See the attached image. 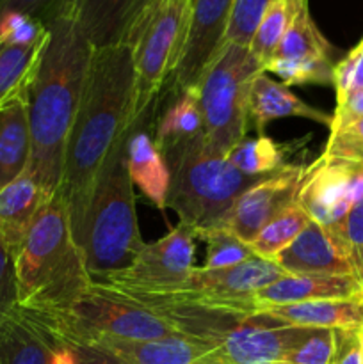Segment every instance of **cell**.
<instances>
[{
  "mask_svg": "<svg viewBox=\"0 0 363 364\" xmlns=\"http://www.w3.org/2000/svg\"><path fill=\"white\" fill-rule=\"evenodd\" d=\"M134 103L135 68L130 45L93 48L59 187L78 247L100 171L116 142L134 127Z\"/></svg>",
  "mask_w": 363,
  "mask_h": 364,
  "instance_id": "obj_1",
  "label": "cell"
},
{
  "mask_svg": "<svg viewBox=\"0 0 363 364\" xmlns=\"http://www.w3.org/2000/svg\"><path fill=\"white\" fill-rule=\"evenodd\" d=\"M48 38L27 91L32 174L46 198L60 187L68 139L80 105L93 46L71 14L46 25Z\"/></svg>",
  "mask_w": 363,
  "mask_h": 364,
  "instance_id": "obj_2",
  "label": "cell"
},
{
  "mask_svg": "<svg viewBox=\"0 0 363 364\" xmlns=\"http://www.w3.org/2000/svg\"><path fill=\"white\" fill-rule=\"evenodd\" d=\"M13 270L16 304L31 311H59L91 287L60 191L39 208L14 256Z\"/></svg>",
  "mask_w": 363,
  "mask_h": 364,
  "instance_id": "obj_3",
  "label": "cell"
},
{
  "mask_svg": "<svg viewBox=\"0 0 363 364\" xmlns=\"http://www.w3.org/2000/svg\"><path fill=\"white\" fill-rule=\"evenodd\" d=\"M130 132L116 142L107 156L82 228L80 251L91 281L127 269L144 245L135 217L134 183L127 162Z\"/></svg>",
  "mask_w": 363,
  "mask_h": 364,
  "instance_id": "obj_4",
  "label": "cell"
},
{
  "mask_svg": "<svg viewBox=\"0 0 363 364\" xmlns=\"http://www.w3.org/2000/svg\"><path fill=\"white\" fill-rule=\"evenodd\" d=\"M171 174L166 206L194 233L219 228L238 196L256 180L238 173L205 144L203 134L160 149Z\"/></svg>",
  "mask_w": 363,
  "mask_h": 364,
  "instance_id": "obj_5",
  "label": "cell"
},
{
  "mask_svg": "<svg viewBox=\"0 0 363 364\" xmlns=\"http://www.w3.org/2000/svg\"><path fill=\"white\" fill-rule=\"evenodd\" d=\"M265 73L249 46L224 43L198 84L203 139L216 155H226L246 137L249 127V91Z\"/></svg>",
  "mask_w": 363,
  "mask_h": 364,
  "instance_id": "obj_6",
  "label": "cell"
},
{
  "mask_svg": "<svg viewBox=\"0 0 363 364\" xmlns=\"http://www.w3.org/2000/svg\"><path fill=\"white\" fill-rule=\"evenodd\" d=\"M31 313L39 316L68 345H85L100 338L142 341L180 334L152 309L93 283L59 311Z\"/></svg>",
  "mask_w": 363,
  "mask_h": 364,
  "instance_id": "obj_7",
  "label": "cell"
},
{
  "mask_svg": "<svg viewBox=\"0 0 363 364\" xmlns=\"http://www.w3.org/2000/svg\"><path fill=\"white\" fill-rule=\"evenodd\" d=\"M281 276H285V272L278 263L255 256L230 269L210 270L194 267L184 283L167 290H128L110 294L148 309L192 304L237 315H256L258 306L255 302V294Z\"/></svg>",
  "mask_w": 363,
  "mask_h": 364,
  "instance_id": "obj_8",
  "label": "cell"
},
{
  "mask_svg": "<svg viewBox=\"0 0 363 364\" xmlns=\"http://www.w3.org/2000/svg\"><path fill=\"white\" fill-rule=\"evenodd\" d=\"M192 0H153L132 31L128 45L135 68L134 124L152 114L184 50Z\"/></svg>",
  "mask_w": 363,
  "mask_h": 364,
  "instance_id": "obj_9",
  "label": "cell"
},
{
  "mask_svg": "<svg viewBox=\"0 0 363 364\" xmlns=\"http://www.w3.org/2000/svg\"><path fill=\"white\" fill-rule=\"evenodd\" d=\"M194 238L192 228L178 223L166 237L142 245L127 269L107 274L91 283L109 291L167 290L178 287L194 270Z\"/></svg>",
  "mask_w": 363,
  "mask_h": 364,
  "instance_id": "obj_10",
  "label": "cell"
},
{
  "mask_svg": "<svg viewBox=\"0 0 363 364\" xmlns=\"http://www.w3.org/2000/svg\"><path fill=\"white\" fill-rule=\"evenodd\" d=\"M306 331L262 313H228L217 323L209 343L217 348L223 364H280Z\"/></svg>",
  "mask_w": 363,
  "mask_h": 364,
  "instance_id": "obj_11",
  "label": "cell"
},
{
  "mask_svg": "<svg viewBox=\"0 0 363 364\" xmlns=\"http://www.w3.org/2000/svg\"><path fill=\"white\" fill-rule=\"evenodd\" d=\"M362 199L363 166L320 155L306 169L298 205L313 223L326 230H335Z\"/></svg>",
  "mask_w": 363,
  "mask_h": 364,
  "instance_id": "obj_12",
  "label": "cell"
},
{
  "mask_svg": "<svg viewBox=\"0 0 363 364\" xmlns=\"http://www.w3.org/2000/svg\"><path fill=\"white\" fill-rule=\"evenodd\" d=\"M306 169L302 164H287L276 173L256 180L238 196L219 228L251 244L274 217L298 201Z\"/></svg>",
  "mask_w": 363,
  "mask_h": 364,
  "instance_id": "obj_13",
  "label": "cell"
},
{
  "mask_svg": "<svg viewBox=\"0 0 363 364\" xmlns=\"http://www.w3.org/2000/svg\"><path fill=\"white\" fill-rule=\"evenodd\" d=\"M233 0H192V14L184 50L169 77L171 95L198 87L203 73L226 43Z\"/></svg>",
  "mask_w": 363,
  "mask_h": 364,
  "instance_id": "obj_14",
  "label": "cell"
},
{
  "mask_svg": "<svg viewBox=\"0 0 363 364\" xmlns=\"http://www.w3.org/2000/svg\"><path fill=\"white\" fill-rule=\"evenodd\" d=\"M85 347L107 352L125 364H223L214 345L185 334L142 341L100 338Z\"/></svg>",
  "mask_w": 363,
  "mask_h": 364,
  "instance_id": "obj_15",
  "label": "cell"
},
{
  "mask_svg": "<svg viewBox=\"0 0 363 364\" xmlns=\"http://www.w3.org/2000/svg\"><path fill=\"white\" fill-rule=\"evenodd\" d=\"M274 263L285 274H320V276H354L347 251L333 231L310 220L288 247L276 256Z\"/></svg>",
  "mask_w": 363,
  "mask_h": 364,
  "instance_id": "obj_16",
  "label": "cell"
},
{
  "mask_svg": "<svg viewBox=\"0 0 363 364\" xmlns=\"http://www.w3.org/2000/svg\"><path fill=\"white\" fill-rule=\"evenodd\" d=\"M153 0H73L71 16L93 48L128 45Z\"/></svg>",
  "mask_w": 363,
  "mask_h": 364,
  "instance_id": "obj_17",
  "label": "cell"
},
{
  "mask_svg": "<svg viewBox=\"0 0 363 364\" xmlns=\"http://www.w3.org/2000/svg\"><path fill=\"white\" fill-rule=\"evenodd\" d=\"M59 341L39 316L18 304L0 316V364H50Z\"/></svg>",
  "mask_w": 363,
  "mask_h": 364,
  "instance_id": "obj_18",
  "label": "cell"
},
{
  "mask_svg": "<svg viewBox=\"0 0 363 364\" xmlns=\"http://www.w3.org/2000/svg\"><path fill=\"white\" fill-rule=\"evenodd\" d=\"M327 299H362L363 283L354 276L285 274L255 294L256 306H285Z\"/></svg>",
  "mask_w": 363,
  "mask_h": 364,
  "instance_id": "obj_19",
  "label": "cell"
},
{
  "mask_svg": "<svg viewBox=\"0 0 363 364\" xmlns=\"http://www.w3.org/2000/svg\"><path fill=\"white\" fill-rule=\"evenodd\" d=\"M46 196L28 171L0 188V245L11 259L20 251Z\"/></svg>",
  "mask_w": 363,
  "mask_h": 364,
  "instance_id": "obj_20",
  "label": "cell"
},
{
  "mask_svg": "<svg viewBox=\"0 0 363 364\" xmlns=\"http://www.w3.org/2000/svg\"><path fill=\"white\" fill-rule=\"evenodd\" d=\"M256 313L302 329L358 331L363 326L362 299H327L285 306H260Z\"/></svg>",
  "mask_w": 363,
  "mask_h": 364,
  "instance_id": "obj_21",
  "label": "cell"
},
{
  "mask_svg": "<svg viewBox=\"0 0 363 364\" xmlns=\"http://www.w3.org/2000/svg\"><path fill=\"white\" fill-rule=\"evenodd\" d=\"M141 121L134 124L128 137L127 162L132 183L141 188L142 194L159 210L166 208L167 192H169L171 174L164 155L157 148L155 141L146 134Z\"/></svg>",
  "mask_w": 363,
  "mask_h": 364,
  "instance_id": "obj_22",
  "label": "cell"
},
{
  "mask_svg": "<svg viewBox=\"0 0 363 364\" xmlns=\"http://www.w3.org/2000/svg\"><path fill=\"white\" fill-rule=\"evenodd\" d=\"M278 117H305L327 127L331 124V116L310 107L285 84L260 73L249 91V121L255 123V128L262 135L263 127Z\"/></svg>",
  "mask_w": 363,
  "mask_h": 364,
  "instance_id": "obj_23",
  "label": "cell"
},
{
  "mask_svg": "<svg viewBox=\"0 0 363 364\" xmlns=\"http://www.w3.org/2000/svg\"><path fill=\"white\" fill-rule=\"evenodd\" d=\"M31 160L27 95L0 109V188L27 171Z\"/></svg>",
  "mask_w": 363,
  "mask_h": 364,
  "instance_id": "obj_24",
  "label": "cell"
},
{
  "mask_svg": "<svg viewBox=\"0 0 363 364\" xmlns=\"http://www.w3.org/2000/svg\"><path fill=\"white\" fill-rule=\"evenodd\" d=\"M46 38L48 28L32 43H9L0 39V109L27 95Z\"/></svg>",
  "mask_w": 363,
  "mask_h": 364,
  "instance_id": "obj_25",
  "label": "cell"
},
{
  "mask_svg": "<svg viewBox=\"0 0 363 364\" xmlns=\"http://www.w3.org/2000/svg\"><path fill=\"white\" fill-rule=\"evenodd\" d=\"M199 134H203V116L198 89H187L173 95V100L157 123L153 139L157 148L164 149L166 146L196 137Z\"/></svg>",
  "mask_w": 363,
  "mask_h": 364,
  "instance_id": "obj_26",
  "label": "cell"
},
{
  "mask_svg": "<svg viewBox=\"0 0 363 364\" xmlns=\"http://www.w3.org/2000/svg\"><path fill=\"white\" fill-rule=\"evenodd\" d=\"M224 156L238 173L253 180H260L287 166L288 148L267 135H258L244 137Z\"/></svg>",
  "mask_w": 363,
  "mask_h": 364,
  "instance_id": "obj_27",
  "label": "cell"
},
{
  "mask_svg": "<svg viewBox=\"0 0 363 364\" xmlns=\"http://www.w3.org/2000/svg\"><path fill=\"white\" fill-rule=\"evenodd\" d=\"M313 59L331 57V45L310 14L308 2L299 9L290 27L278 45L273 59Z\"/></svg>",
  "mask_w": 363,
  "mask_h": 364,
  "instance_id": "obj_28",
  "label": "cell"
},
{
  "mask_svg": "<svg viewBox=\"0 0 363 364\" xmlns=\"http://www.w3.org/2000/svg\"><path fill=\"white\" fill-rule=\"evenodd\" d=\"M306 2L308 0H273L269 9L265 11L249 45L253 55L263 64V70H265V64L273 59L278 45L290 27L295 14Z\"/></svg>",
  "mask_w": 363,
  "mask_h": 364,
  "instance_id": "obj_29",
  "label": "cell"
},
{
  "mask_svg": "<svg viewBox=\"0 0 363 364\" xmlns=\"http://www.w3.org/2000/svg\"><path fill=\"white\" fill-rule=\"evenodd\" d=\"M310 220L312 219L306 215L305 210H302L301 206L298 205V201H295L294 205L285 208L280 215L274 217V219L256 235L255 240L249 244L253 255L258 256V258L274 262L276 256L298 238V235L305 230L306 224H308Z\"/></svg>",
  "mask_w": 363,
  "mask_h": 364,
  "instance_id": "obj_30",
  "label": "cell"
},
{
  "mask_svg": "<svg viewBox=\"0 0 363 364\" xmlns=\"http://www.w3.org/2000/svg\"><path fill=\"white\" fill-rule=\"evenodd\" d=\"M196 238L206 244V258L203 269L217 270L230 269V267L244 263L255 258L249 244L242 242L224 228H212V230L198 231Z\"/></svg>",
  "mask_w": 363,
  "mask_h": 364,
  "instance_id": "obj_31",
  "label": "cell"
},
{
  "mask_svg": "<svg viewBox=\"0 0 363 364\" xmlns=\"http://www.w3.org/2000/svg\"><path fill=\"white\" fill-rule=\"evenodd\" d=\"M333 60L331 57H313V59H270L265 71L281 78L285 85L302 84H333Z\"/></svg>",
  "mask_w": 363,
  "mask_h": 364,
  "instance_id": "obj_32",
  "label": "cell"
},
{
  "mask_svg": "<svg viewBox=\"0 0 363 364\" xmlns=\"http://www.w3.org/2000/svg\"><path fill=\"white\" fill-rule=\"evenodd\" d=\"M273 0H233L228 21L226 43L249 46Z\"/></svg>",
  "mask_w": 363,
  "mask_h": 364,
  "instance_id": "obj_33",
  "label": "cell"
},
{
  "mask_svg": "<svg viewBox=\"0 0 363 364\" xmlns=\"http://www.w3.org/2000/svg\"><path fill=\"white\" fill-rule=\"evenodd\" d=\"M335 347L337 331L308 329L302 340L288 350L280 364H331Z\"/></svg>",
  "mask_w": 363,
  "mask_h": 364,
  "instance_id": "obj_34",
  "label": "cell"
},
{
  "mask_svg": "<svg viewBox=\"0 0 363 364\" xmlns=\"http://www.w3.org/2000/svg\"><path fill=\"white\" fill-rule=\"evenodd\" d=\"M73 0H0V18L21 14L46 27L59 16L71 14Z\"/></svg>",
  "mask_w": 363,
  "mask_h": 364,
  "instance_id": "obj_35",
  "label": "cell"
},
{
  "mask_svg": "<svg viewBox=\"0 0 363 364\" xmlns=\"http://www.w3.org/2000/svg\"><path fill=\"white\" fill-rule=\"evenodd\" d=\"M322 156L363 166V119L331 130Z\"/></svg>",
  "mask_w": 363,
  "mask_h": 364,
  "instance_id": "obj_36",
  "label": "cell"
},
{
  "mask_svg": "<svg viewBox=\"0 0 363 364\" xmlns=\"http://www.w3.org/2000/svg\"><path fill=\"white\" fill-rule=\"evenodd\" d=\"M330 231L342 242L354 267L356 277L363 283V199L352 206L340 226Z\"/></svg>",
  "mask_w": 363,
  "mask_h": 364,
  "instance_id": "obj_37",
  "label": "cell"
},
{
  "mask_svg": "<svg viewBox=\"0 0 363 364\" xmlns=\"http://www.w3.org/2000/svg\"><path fill=\"white\" fill-rule=\"evenodd\" d=\"M333 85L337 91V105L352 91L363 89V39L333 68Z\"/></svg>",
  "mask_w": 363,
  "mask_h": 364,
  "instance_id": "obj_38",
  "label": "cell"
},
{
  "mask_svg": "<svg viewBox=\"0 0 363 364\" xmlns=\"http://www.w3.org/2000/svg\"><path fill=\"white\" fill-rule=\"evenodd\" d=\"M16 306V287H14L13 259L0 245V316Z\"/></svg>",
  "mask_w": 363,
  "mask_h": 364,
  "instance_id": "obj_39",
  "label": "cell"
},
{
  "mask_svg": "<svg viewBox=\"0 0 363 364\" xmlns=\"http://www.w3.org/2000/svg\"><path fill=\"white\" fill-rule=\"evenodd\" d=\"M359 119H363V89L352 91L344 102L338 103L335 114L331 116L330 130H338Z\"/></svg>",
  "mask_w": 363,
  "mask_h": 364,
  "instance_id": "obj_40",
  "label": "cell"
},
{
  "mask_svg": "<svg viewBox=\"0 0 363 364\" xmlns=\"http://www.w3.org/2000/svg\"><path fill=\"white\" fill-rule=\"evenodd\" d=\"M331 364H363L362 345L356 331H337V347Z\"/></svg>",
  "mask_w": 363,
  "mask_h": 364,
  "instance_id": "obj_41",
  "label": "cell"
},
{
  "mask_svg": "<svg viewBox=\"0 0 363 364\" xmlns=\"http://www.w3.org/2000/svg\"><path fill=\"white\" fill-rule=\"evenodd\" d=\"M71 347L77 352L78 364H125L114 355L98 350V348L85 347V345H71Z\"/></svg>",
  "mask_w": 363,
  "mask_h": 364,
  "instance_id": "obj_42",
  "label": "cell"
},
{
  "mask_svg": "<svg viewBox=\"0 0 363 364\" xmlns=\"http://www.w3.org/2000/svg\"><path fill=\"white\" fill-rule=\"evenodd\" d=\"M356 333H358V340H359V345H362V354H363V326L359 327Z\"/></svg>",
  "mask_w": 363,
  "mask_h": 364,
  "instance_id": "obj_43",
  "label": "cell"
},
{
  "mask_svg": "<svg viewBox=\"0 0 363 364\" xmlns=\"http://www.w3.org/2000/svg\"><path fill=\"white\" fill-rule=\"evenodd\" d=\"M214 364H221V363H214Z\"/></svg>",
  "mask_w": 363,
  "mask_h": 364,
  "instance_id": "obj_44",
  "label": "cell"
}]
</instances>
